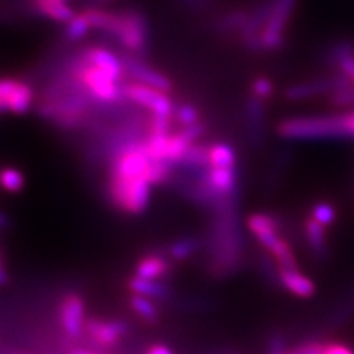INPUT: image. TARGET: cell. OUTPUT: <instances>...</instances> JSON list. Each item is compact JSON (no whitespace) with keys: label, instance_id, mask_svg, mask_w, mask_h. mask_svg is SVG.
<instances>
[{"label":"cell","instance_id":"9c48e42d","mask_svg":"<svg viewBox=\"0 0 354 354\" xmlns=\"http://www.w3.org/2000/svg\"><path fill=\"white\" fill-rule=\"evenodd\" d=\"M247 226L251 234L256 236L260 245L270 252L283 239L281 236L282 223L281 220L269 213L251 214L247 220Z\"/></svg>","mask_w":354,"mask_h":354},{"label":"cell","instance_id":"ba28073f","mask_svg":"<svg viewBox=\"0 0 354 354\" xmlns=\"http://www.w3.org/2000/svg\"><path fill=\"white\" fill-rule=\"evenodd\" d=\"M59 320L64 332L70 338H80L84 334L86 316L84 301L79 294H66L59 303Z\"/></svg>","mask_w":354,"mask_h":354},{"label":"cell","instance_id":"4fadbf2b","mask_svg":"<svg viewBox=\"0 0 354 354\" xmlns=\"http://www.w3.org/2000/svg\"><path fill=\"white\" fill-rule=\"evenodd\" d=\"M171 263L170 257L165 256L162 252L152 251L142 256V259L136 264V276L143 279L157 281L171 273Z\"/></svg>","mask_w":354,"mask_h":354},{"label":"cell","instance_id":"3957f363","mask_svg":"<svg viewBox=\"0 0 354 354\" xmlns=\"http://www.w3.org/2000/svg\"><path fill=\"white\" fill-rule=\"evenodd\" d=\"M121 26L117 36L120 46L131 55L145 58L151 48V28L145 14L138 9H126L120 12Z\"/></svg>","mask_w":354,"mask_h":354},{"label":"cell","instance_id":"7a4b0ae2","mask_svg":"<svg viewBox=\"0 0 354 354\" xmlns=\"http://www.w3.org/2000/svg\"><path fill=\"white\" fill-rule=\"evenodd\" d=\"M278 135L288 140L348 139L339 114L285 118L276 127Z\"/></svg>","mask_w":354,"mask_h":354},{"label":"cell","instance_id":"5bb4252c","mask_svg":"<svg viewBox=\"0 0 354 354\" xmlns=\"http://www.w3.org/2000/svg\"><path fill=\"white\" fill-rule=\"evenodd\" d=\"M208 185L218 196H230L239 194V173L238 167L220 169L208 167L205 171Z\"/></svg>","mask_w":354,"mask_h":354},{"label":"cell","instance_id":"74e56055","mask_svg":"<svg viewBox=\"0 0 354 354\" xmlns=\"http://www.w3.org/2000/svg\"><path fill=\"white\" fill-rule=\"evenodd\" d=\"M342 124H344L347 138L354 139V111H347V113H341Z\"/></svg>","mask_w":354,"mask_h":354},{"label":"cell","instance_id":"e575fe53","mask_svg":"<svg viewBox=\"0 0 354 354\" xmlns=\"http://www.w3.org/2000/svg\"><path fill=\"white\" fill-rule=\"evenodd\" d=\"M179 3L189 12H203L213 3V0H179Z\"/></svg>","mask_w":354,"mask_h":354},{"label":"cell","instance_id":"7bdbcfd3","mask_svg":"<svg viewBox=\"0 0 354 354\" xmlns=\"http://www.w3.org/2000/svg\"><path fill=\"white\" fill-rule=\"evenodd\" d=\"M0 170H2V169H0Z\"/></svg>","mask_w":354,"mask_h":354},{"label":"cell","instance_id":"4dcf8cb0","mask_svg":"<svg viewBox=\"0 0 354 354\" xmlns=\"http://www.w3.org/2000/svg\"><path fill=\"white\" fill-rule=\"evenodd\" d=\"M273 92H274L273 83L270 79H268V77H257V79L251 84V95L263 99V101L273 96Z\"/></svg>","mask_w":354,"mask_h":354},{"label":"cell","instance_id":"83f0119b","mask_svg":"<svg viewBox=\"0 0 354 354\" xmlns=\"http://www.w3.org/2000/svg\"><path fill=\"white\" fill-rule=\"evenodd\" d=\"M312 217L320 225L329 227L337 218V209L328 201H319L312 207Z\"/></svg>","mask_w":354,"mask_h":354},{"label":"cell","instance_id":"8d00e7d4","mask_svg":"<svg viewBox=\"0 0 354 354\" xmlns=\"http://www.w3.org/2000/svg\"><path fill=\"white\" fill-rule=\"evenodd\" d=\"M322 354H354V351L344 344H339V342H328L324 347Z\"/></svg>","mask_w":354,"mask_h":354},{"label":"cell","instance_id":"30bf717a","mask_svg":"<svg viewBox=\"0 0 354 354\" xmlns=\"http://www.w3.org/2000/svg\"><path fill=\"white\" fill-rule=\"evenodd\" d=\"M243 117H245L248 142L252 147H260L266 130V106L263 99L250 95L243 106Z\"/></svg>","mask_w":354,"mask_h":354},{"label":"cell","instance_id":"5b68a950","mask_svg":"<svg viewBox=\"0 0 354 354\" xmlns=\"http://www.w3.org/2000/svg\"><path fill=\"white\" fill-rule=\"evenodd\" d=\"M121 92L130 104L145 109L148 114L165 117H173L174 114L176 104L170 97V93L131 80H124L121 83Z\"/></svg>","mask_w":354,"mask_h":354},{"label":"cell","instance_id":"7c38bea8","mask_svg":"<svg viewBox=\"0 0 354 354\" xmlns=\"http://www.w3.org/2000/svg\"><path fill=\"white\" fill-rule=\"evenodd\" d=\"M335 88V80L334 74L326 79H317L312 82H303V83H295L292 86H288L285 88V97L290 99L292 102L297 101H307V99H312L316 96L329 95Z\"/></svg>","mask_w":354,"mask_h":354},{"label":"cell","instance_id":"f546056e","mask_svg":"<svg viewBox=\"0 0 354 354\" xmlns=\"http://www.w3.org/2000/svg\"><path fill=\"white\" fill-rule=\"evenodd\" d=\"M328 97H329V104L332 106H337V108L354 106V84L338 88V91L329 93Z\"/></svg>","mask_w":354,"mask_h":354},{"label":"cell","instance_id":"4316f807","mask_svg":"<svg viewBox=\"0 0 354 354\" xmlns=\"http://www.w3.org/2000/svg\"><path fill=\"white\" fill-rule=\"evenodd\" d=\"M174 121H177L182 127L183 126H191L201 121V111L198 109L194 104L189 102H182L177 104L174 108Z\"/></svg>","mask_w":354,"mask_h":354},{"label":"cell","instance_id":"b9f144b4","mask_svg":"<svg viewBox=\"0 0 354 354\" xmlns=\"http://www.w3.org/2000/svg\"><path fill=\"white\" fill-rule=\"evenodd\" d=\"M70 354H95L92 351H87V350H83V348H74Z\"/></svg>","mask_w":354,"mask_h":354},{"label":"cell","instance_id":"2e32d148","mask_svg":"<svg viewBox=\"0 0 354 354\" xmlns=\"http://www.w3.org/2000/svg\"><path fill=\"white\" fill-rule=\"evenodd\" d=\"M304 238L306 243L313 254V257L319 260H326L329 256V247H328V238H326V227L320 225L313 217H308L304 220Z\"/></svg>","mask_w":354,"mask_h":354},{"label":"cell","instance_id":"8992f818","mask_svg":"<svg viewBox=\"0 0 354 354\" xmlns=\"http://www.w3.org/2000/svg\"><path fill=\"white\" fill-rule=\"evenodd\" d=\"M124 66V74L131 82H138L142 84H147L149 87L158 88L161 92L171 93L174 84L170 80V77L161 73L160 70L153 68L145 59L136 57V55H123L121 57Z\"/></svg>","mask_w":354,"mask_h":354},{"label":"cell","instance_id":"d6986e66","mask_svg":"<svg viewBox=\"0 0 354 354\" xmlns=\"http://www.w3.org/2000/svg\"><path fill=\"white\" fill-rule=\"evenodd\" d=\"M127 286L131 294L155 298V300H165V298H169L171 295V288L167 283L143 279L139 278V276H133V278H130Z\"/></svg>","mask_w":354,"mask_h":354},{"label":"cell","instance_id":"d6a6232c","mask_svg":"<svg viewBox=\"0 0 354 354\" xmlns=\"http://www.w3.org/2000/svg\"><path fill=\"white\" fill-rule=\"evenodd\" d=\"M325 344L319 341H310V342H303V344L297 346L295 348L286 351V354H322L324 353Z\"/></svg>","mask_w":354,"mask_h":354},{"label":"cell","instance_id":"484cf974","mask_svg":"<svg viewBox=\"0 0 354 354\" xmlns=\"http://www.w3.org/2000/svg\"><path fill=\"white\" fill-rule=\"evenodd\" d=\"M26 186V177L19 170L14 167H6L0 170V187L8 192H21Z\"/></svg>","mask_w":354,"mask_h":354},{"label":"cell","instance_id":"d590c367","mask_svg":"<svg viewBox=\"0 0 354 354\" xmlns=\"http://www.w3.org/2000/svg\"><path fill=\"white\" fill-rule=\"evenodd\" d=\"M285 338L282 335L272 337L269 342V353L268 354H286L285 348Z\"/></svg>","mask_w":354,"mask_h":354},{"label":"cell","instance_id":"f1b7e54d","mask_svg":"<svg viewBox=\"0 0 354 354\" xmlns=\"http://www.w3.org/2000/svg\"><path fill=\"white\" fill-rule=\"evenodd\" d=\"M354 53V43L350 40H338L329 48L325 59L329 65L337 66V64L348 55Z\"/></svg>","mask_w":354,"mask_h":354},{"label":"cell","instance_id":"1f68e13d","mask_svg":"<svg viewBox=\"0 0 354 354\" xmlns=\"http://www.w3.org/2000/svg\"><path fill=\"white\" fill-rule=\"evenodd\" d=\"M205 131H207V126L204 123H201V121H198V123L191 124V126H183L179 129L180 135L192 143L201 140V138L205 135Z\"/></svg>","mask_w":354,"mask_h":354},{"label":"cell","instance_id":"ffe728a7","mask_svg":"<svg viewBox=\"0 0 354 354\" xmlns=\"http://www.w3.org/2000/svg\"><path fill=\"white\" fill-rule=\"evenodd\" d=\"M32 3H35L37 14L50 18L55 22L66 24L75 15L74 10L66 5L65 0H32Z\"/></svg>","mask_w":354,"mask_h":354},{"label":"cell","instance_id":"277c9868","mask_svg":"<svg viewBox=\"0 0 354 354\" xmlns=\"http://www.w3.org/2000/svg\"><path fill=\"white\" fill-rule=\"evenodd\" d=\"M298 0H272V10L260 35L261 53L274 52L285 46L286 28L294 17Z\"/></svg>","mask_w":354,"mask_h":354},{"label":"cell","instance_id":"52a82bcc","mask_svg":"<svg viewBox=\"0 0 354 354\" xmlns=\"http://www.w3.org/2000/svg\"><path fill=\"white\" fill-rule=\"evenodd\" d=\"M84 332L97 347L111 348L118 344L120 339L127 334L129 325L123 320H104L92 317L86 320Z\"/></svg>","mask_w":354,"mask_h":354},{"label":"cell","instance_id":"cb8c5ba5","mask_svg":"<svg viewBox=\"0 0 354 354\" xmlns=\"http://www.w3.org/2000/svg\"><path fill=\"white\" fill-rule=\"evenodd\" d=\"M129 304H130L133 312H135L142 320H145L147 324L153 325L158 322V319H160L158 308L151 300H148V297L133 294V295H130Z\"/></svg>","mask_w":354,"mask_h":354},{"label":"cell","instance_id":"7402d4cb","mask_svg":"<svg viewBox=\"0 0 354 354\" xmlns=\"http://www.w3.org/2000/svg\"><path fill=\"white\" fill-rule=\"evenodd\" d=\"M248 12L250 9H242V8L225 12L214 21V30L220 32V35H232V32H238L242 28V26L245 24Z\"/></svg>","mask_w":354,"mask_h":354},{"label":"cell","instance_id":"f35d334b","mask_svg":"<svg viewBox=\"0 0 354 354\" xmlns=\"http://www.w3.org/2000/svg\"><path fill=\"white\" fill-rule=\"evenodd\" d=\"M147 354H173L167 347L165 346H161V344H157V346H152L148 348Z\"/></svg>","mask_w":354,"mask_h":354},{"label":"cell","instance_id":"8fae6325","mask_svg":"<svg viewBox=\"0 0 354 354\" xmlns=\"http://www.w3.org/2000/svg\"><path fill=\"white\" fill-rule=\"evenodd\" d=\"M83 55L88 64L97 66L99 70H102L109 77H113L115 82H124L126 74L123 61H121V58H118V55H115L114 52H111L109 49L102 46H91L83 49Z\"/></svg>","mask_w":354,"mask_h":354},{"label":"cell","instance_id":"60d3db41","mask_svg":"<svg viewBox=\"0 0 354 354\" xmlns=\"http://www.w3.org/2000/svg\"><path fill=\"white\" fill-rule=\"evenodd\" d=\"M9 225H10L9 217L3 212H0V230L9 227Z\"/></svg>","mask_w":354,"mask_h":354},{"label":"cell","instance_id":"9a60e30c","mask_svg":"<svg viewBox=\"0 0 354 354\" xmlns=\"http://www.w3.org/2000/svg\"><path fill=\"white\" fill-rule=\"evenodd\" d=\"M279 283L295 297L310 298L316 294L315 282L300 272V269H278Z\"/></svg>","mask_w":354,"mask_h":354},{"label":"cell","instance_id":"6da1fadb","mask_svg":"<svg viewBox=\"0 0 354 354\" xmlns=\"http://www.w3.org/2000/svg\"><path fill=\"white\" fill-rule=\"evenodd\" d=\"M239 194L221 196L209 208L213 221L208 234L209 272L216 276H226L236 270L242 254V238L238 227Z\"/></svg>","mask_w":354,"mask_h":354},{"label":"cell","instance_id":"ee69618b","mask_svg":"<svg viewBox=\"0 0 354 354\" xmlns=\"http://www.w3.org/2000/svg\"><path fill=\"white\" fill-rule=\"evenodd\" d=\"M65 2H66V0H65Z\"/></svg>","mask_w":354,"mask_h":354},{"label":"cell","instance_id":"603a6c76","mask_svg":"<svg viewBox=\"0 0 354 354\" xmlns=\"http://www.w3.org/2000/svg\"><path fill=\"white\" fill-rule=\"evenodd\" d=\"M201 248V239L195 236H185L176 239L167 248L169 257L174 261H185L192 257Z\"/></svg>","mask_w":354,"mask_h":354},{"label":"cell","instance_id":"d4e9b609","mask_svg":"<svg viewBox=\"0 0 354 354\" xmlns=\"http://www.w3.org/2000/svg\"><path fill=\"white\" fill-rule=\"evenodd\" d=\"M91 28H92L91 22H88L84 14H75L71 21L66 22L65 30H64V37L70 43L80 41L87 36V32Z\"/></svg>","mask_w":354,"mask_h":354},{"label":"cell","instance_id":"836d02e7","mask_svg":"<svg viewBox=\"0 0 354 354\" xmlns=\"http://www.w3.org/2000/svg\"><path fill=\"white\" fill-rule=\"evenodd\" d=\"M335 68H337L339 73L346 74V75L348 77V79L354 83V53L348 55V57L342 58V59L337 64Z\"/></svg>","mask_w":354,"mask_h":354},{"label":"cell","instance_id":"ab89813d","mask_svg":"<svg viewBox=\"0 0 354 354\" xmlns=\"http://www.w3.org/2000/svg\"><path fill=\"white\" fill-rule=\"evenodd\" d=\"M9 281V276H8V272L5 269L3 266V261L2 259H0V285H6Z\"/></svg>","mask_w":354,"mask_h":354},{"label":"cell","instance_id":"44dd1931","mask_svg":"<svg viewBox=\"0 0 354 354\" xmlns=\"http://www.w3.org/2000/svg\"><path fill=\"white\" fill-rule=\"evenodd\" d=\"M8 113L26 114L35 102V91L27 83H19L18 87L8 97Z\"/></svg>","mask_w":354,"mask_h":354},{"label":"cell","instance_id":"e0dca14e","mask_svg":"<svg viewBox=\"0 0 354 354\" xmlns=\"http://www.w3.org/2000/svg\"><path fill=\"white\" fill-rule=\"evenodd\" d=\"M86 18L91 22L92 28L105 32V35L117 39L120 26H121V17L120 12H108V10L91 8L86 9L84 12Z\"/></svg>","mask_w":354,"mask_h":354},{"label":"cell","instance_id":"ac0fdd59","mask_svg":"<svg viewBox=\"0 0 354 354\" xmlns=\"http://www.w3.org/2000/svg\"><path fill=\"white\" fill-rule=\"evenodd\" d=\"M208 148V167L234 169L238 167V155L235 148L227 142H214Z\"/></svg>","mask_w":354,"mask_h":354}]
</instances>
